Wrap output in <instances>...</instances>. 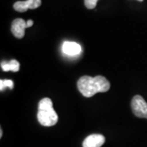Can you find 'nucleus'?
I'll use <instances>...</instances> for the list:
<instances>
[{
  "label": "nucleus",
  "mask_w": 147,
  "mask_h": 147,
  "mask_svg": "<svg viewBox=\"0 0 147 147\" xmlns=\"http://www.w3.org/2000/svg\"><path fill=\"white\" fill-rule=\"evenodd\" d=\"M41 0H26V1H18L13 5L14 9L19 12H25L28 9H36L41 5Z\"/></svg>",
  "instance_id": "4"
},
{
  "label": "nucleus",
  "mask_w": 147,
  "mask_h": 147,
  "mask_svg": "<svg viewBox=\"0 0 147 147\" xmlns=\"http://www.w3.org/2000/svg\"><path fill=\"white\" fill-rule=\"evenodd\" d=\"M37 118L39 123L44 127L55 125L58 121V115L53 109V104L50 98H42L38 103Z\"/></svg>",
  "instance_id": "2"
},
{
  "label": "nucleus",
  "mask_w": 147,
  "mask_h": 147,
  "mask_svg": "<svg viewBox=\"0 0 147 147\" xmlns=\"http://www.w3.org/2000/svg\"><path fill=\"white\" fill-rule=\"evenodd\" d=\"M33 24H34V21H32V20H29V21H26V26L27 28H29V27H31L33 26Z\"/></svg>",
  "instance_id": "11"
},
{
  "label": "nucleus",
  "mask_w": 147,
  "mask_h": 147,
  "mask_svg": "<svg viewBox=\"0 0 147 147\" xmlns=\"http://www.w3.org/2000/svg\"><path fill=\"white\" fill-rule=\"evenodd\" d=\"M3 137V130L1 129V130H0V137Z\"/></svg>",
  "instance_id": "12"
},
{
  "label": "nucleus",
  "mask_w": 147,
  "mask_h": 147,
  "mask_svg": "<svg viewBox=\"0 0 147 147\" xmlns=\"http://www.w3.org/2000/svg\"><path fill=\"white\" fill-rule=\"evenodd\" d=\"M1 67L3 71H12V72H17L20 69V63L16 60H11L8 62H2Z\"/></svg>",
  "instance_id": "8"
},
{
  "label": "nucleus",
  "mask_w": 147,
  "mask_h": 147,
  "mask_svg": "<svg viewBox=\"0 0 147 147\" xmlns=\"http://www.w3.org/2000/svg\"><path fill=\"white\" fill-rule=\"evenodd\" d=\"M78 89L85 97H91L98 92H105L110 88V82L105 77L83 76L78 80Z\"/></svg>",
  "instance_id": "1"
},
{
  "label": "nucleus",
  "mask_w": 147,
  "mask_h": 147,
  "mask_svg": "<svg viewBox=\"0 0 147 147\" xmlns=\"http://www.w3.org/2000/svg\"><path fill=\"white\" fill-rule=\"evenodd\" d=\"M13 82L10 80V79H2L0 80V90L3 91L5 88H9L10 89H12L13 88Z\"/></svg>",
  "instance_id": "9"
},
{
  "label": "nucleus",
  "mask_w": 147,
  "mask_h": 147,
  "mask_svg": "<svg viewBox=\"0 0 147 147\" xmlns=\"http://www.w3.org/2000/svg\"><path fill=\"white\" fill-rule=\"evenodd\" d=\"M138 1H140V2H142V1H143V0H138Z\"/></svg>",
  "instance_id": "13"
},
{
  "label": "nucleus",
  "mask_w": 147,
  "mask_h": 147,
  "mask_svg": "<svg viewBox=\"0 0 147 147\" xmlns=\"http://www.w3.org/2000/svg\"><path fill=\"white\" fill-rule=\"evenodd\" d=\"M61 50L65 55L69 57L78 56L82 53V47L79 43L75 42H69V41L64 42L61 47Z\"/></svg>",
  "instance_id": "6"
},
{
  "label": "nucleus",
  "mask_w": 147,
  "mask_h": 147,
  "mask_svg": "<svg viewBox=\"0 0 147 147\" xmlns=\"http://www.w3.org/2000/svg\"><path fill=\"white\" fill-rule=\"evenodd\" d=\"M26 28V21L21 18H17L12 21L11 31L16 38H22L25 35V30Z\"/></svg>",
  "instance_id": "5"
},
{
  "label": "nucleus",
  "mask_w": 147,
  "mask_h": 147,
  "mask_svg": "<svg viewBox=\"0 0 147 147\" xmlns=\"http://www.w3.org/2000/svg\"><path fill=\"white\" fill-rule=\"evenodd\" d=\"M105 138L101 134H92L85 138L83 147H101L105 143Z\"/></svg>",
  "instance_id": "7"
},
{
  "label": "nucleus",
  "mask_w": 147,
  "mask_h": 147,
  "mask_svg": "<svg viewBox=\"0 0 147 147\" xmlns=\"http://www.w3.org/2000/svg\"><path fill=\"white\" fill-rule=\"evenodd\" d=\"M98 0H84V3L87 8L88 9H93L96 7Z\"/></svg>",
  "instance_id": "10"
},
{
  "label": "nucleus",
  "mask_w": 147,
  "mask_h": 147,
  "mask_svg": "<svg viewBox=\"0 0 147 147\" xmlns=\"http://www.w3.org/2000/svg\"><path fill=\"white\" fill-rule=\"evenodd\" d=\"M131 106L133 114L137 117L147 119V103L142 96H135L131 100Z\"/></svg>",
  "instance_id": "3"
}]
</instances>
